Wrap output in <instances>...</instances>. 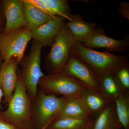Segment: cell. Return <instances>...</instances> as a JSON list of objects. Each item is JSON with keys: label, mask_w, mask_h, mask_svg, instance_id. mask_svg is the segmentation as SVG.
<instances>
[{"label": "cell", "mask_w": 129, "mask_h": 129, "mask_svg": "<svg viewBox=\"0 0 129 129\" xmlns=\"http://www.w3.org/2000/svg\"><path fill=\"white\" fill-rule=\"evenodd\" d=\"M70 53L87 64L99 78L106 75L114 74L128 64L129 54L118 55L108 51H98L74 42Z\"/></svg>", "instance_id": "cell-1"}, {"label": "cell", "mask_w": 129, "mask_h": 129, "mask_svg": "<svg viewBox=\"0 0 129 129\" xmlns=\"http://www.w3.org/2000/svg\"><path fill=\"white\" fill-rule=\"evenodd\" d=\"M17 84L11 99L5 111H0V119L14 126L24 127L32 120V99L29 95L17 70Z\"/></svg>", "instance_id": "cell-2"}, {"label": "cell", "mask_w": 129, "mask_h": 129, "mask_svg": "<svg viewBox=\"0 0 129 129\" xmlns=\"http://www.w3.org/2000/svg\"><path fill=\"white\" fill-rule=\"evenodd\" d=\"M42 47L40 42L33 40L29 53L24 56L19 63L22 67L21 78L32 100L37 95L40 80L45 76L41 68Z\"/></svg>", "instance_id": "cell-3"}, {"label": "cell", "mask_w": 129, "mask_h": 129, "mask_svg": "<svg viewBox=\"0 0 129 129\" xmlns=\"http://www.w3.org/2000/svg\"><path fill=\"white\" fill-rule=\"evenodd\" d=\"M38 87L46 94L67 97H80L87 90L79 81L62 72L45 75Z\"/></svg>", "instance_id": "cell-4"}, {"label": "cell", "mask_w": 129, "mask_h": 129, "mask_svg": "<svg viewBox=\"0 0 129 129\" xmlns=\"http://www.w3.org/2000/svg\"><path fill=\"white\" fill-rule=\"evenodd\" d=\"M74 42L72 34L65 23L51 46L50 51L46 58L45 65L49 74L62 72L68 60L70 49Z\"/></svg>", "instance_id": "cell-5"}, {"label": "cell", "mask_w": 129, "mask_h": 129, "mask_svg": "<svg viewBox=\"0 0 129 129\" xmlns=\"http://www.w3.org/2000/svg\"><path fill=\"white\" fill-rule=\"evenodd\" d=\"M32 102V120L41 129L55 119L61 107L63 97L46 94L39 89Z\"/></svg>", "instance_id": "cell-6"}, {"label": "cell", "mask_w": 129, "mask_h": 129, "mask_svg": "<svg viewBox=\"0 0 129 129\" xmlns=\"http://www.w3.org/2000/svg\"><path fill=\"white\" fill-rule=\"evenodd\" d=\"M32 39L30 30L22 27L0 36V53L3 61L12 57L17 59L19 63L24 56L28 43Z\"/></svg>", "instance_id": "cell-7"}, {"label": "cell", "mask_w": 129, "mask_h": 129, "mask_svg": "<svg viewBox=\"0 0 129 129\" xmlns=\"http://www.w3.org/2000/svg\"><path fill=\"white\" fill-rule=\"evenodd\" d=\"M62 72L79 81L86 89L102 93L99 77L85 63L73 54H70Z\"/></svg>", "instance_id": "cell-8"}, {"label": "cell", "mask_w": 129, "mask_h": 129, "mask_svg": "<svg viewBox=\"0 0 129 129\" xmlns=\"http://www.w3.org/2000/svg\"><path fill=\"white\" fill-rule=\"evenodd\" d=\"M82 44L90 48H105L109 52H125L129 50V36H127L122 40L114 39L106 35L102 28L98 27L96 28L88 39Z\"/></svg>", "instance_id": "cell-9"}, {"label": "cell", "mask_w": 129, "mask_h": 129, "mask_svg": "<svg viewBox=\"0 0 129 129\" xmlns=\"http://www.w3.org/2000/svg\"><path fill=\"white\" fill-rule=\"evenodd\" d=\"M19 62L15 57L3 61L1 70V86L3 92V103L7 105L11 99L17 84V66Z\"/></svg>", "instance_id": "cell-10"}, {"label": "cell", "mask_w": 129, "mask_h": 129, "mask_svg": "<svg viewBox=\"0 0 129 129\" xmlns=\"http://www.w3.org/2000/svg\"><path fill=\"white\" fill-rule=\"evenodd\" d=\"M22 5V0L2 1L5 19L2 34H7L22 27H27L24 18Z\"/></svg>", "instance_id": "cell-11"}, {"label": "cell", "mask_w": 129, "mask_h": 129, "mask_svg": "<svg viewBox=\"0 0 129 129\" xmlns=\"http://www.w3.org/2000/svg\"><path fill=\"white\" fill-rule=\"evenodd\" d=\"M64 21L61 17H55L39 27L30 31L32 38L43 47L51 46L65 23Z\"/></svg>", "instance_id": "cell-12"}, {"label": "cell", "mask_w": 129, "mask_h": 129, "mask_svg": "<svg viewBox=\"0 0 129 129\" xmlns=\"http://www.w3.org/2000/svg\"><path fill=\"white\" fill-rule=\"evenodd\" d=\"M65 24L71 32L74 41L82 44L92 35L97 28L95 23L85 21L79 14L72 15L70 21Z\"/></svg>", "instance_id": "cell-13"}, {"label": "cell", "mask_w": 129, "mask_h": 129, "mask_svg": "<svg viewBox=\"0 0 129 129\" xmlns=\"http://www.w3.org/2000/svg\"><path fill=\"white\" fill-rule=\"evenodd\" d=\"M62 97V105L55 119L89 118L90 113L87 110L80 97Z\"/></svg>", "instance_id": "cell-14"}, {"label": "cell", "mask_w": 129, "mask_h": 129, "mask_svg": "<svg viewBox=\"0 0 129 129\" xmlns=\"http://www.w3.org/2000/svg\"><path fill=\"white\" fill-rule=\"evenodd\" d=\"M22 2L24 18L27 27L30 31L39 27L55 17L42 11L27 0H22Z\"/></svg>", "instance_id": "cell-15"}, {"label": "cell", "mask_w": 129, "mask_h": 129, "mask_svg": "<svg viewBox=\"0 0 129 129\" xmlns=\"http://www.w3.org/2000/svg\"><path fill=\"white\" fill-rule=\"evenodd\" d=\"M121 125L118 120L114 101L111 102L99 113L92 129H117Z\"/></svg>", "instance_id": "cell-16"}, {"label": "cell", "mask_w": 129, "mask_h": 129, "mask_svg": "<svg viewBox=\"0 0 129 129\" xmlns=\"http://www.w3.org/2000/svg\"><path fill=\"white\" fill-rule=\"evenodd\" d=\"M90 114L101 112L112 100L101 92L86 90L80 97Z\"/></svg>", "instance_id": "cell-17"}, {"label": "cell", "mask_w": 129, "mask_h": 129, "mask_svg": "<svg viewBox=\"0 0 129 129\" xmlns=\"http://www.w3.org/2000/svg\"><path fill=\"white\" fill-rule=\"evenodd\" d=\"M100 78V86L103 94L114 101L125 93L114 74L106 75Z\"/></svg>", "instance_id": "cell-18"}, {"label": "cell", "mask_w": 129, "mask_h": 129, "mask_svg": "<svg viewBox=\"0 0 129 129\" xmlns=\"http://www.w3.org/2000/svg\"><path fill=\"white\" fill-rule=\"evenodd\" d=\"M92 122L89 118L55 119L48 125L50 129H85Z\"/></svg>", "instance_id": "cell-19"}, {"label": "cell", "mask_w": 129, "mask_h": 129, "mask_svg": "<svg viewBox=\"0 0 129 129\" xmlns=\"http://www.w3.org/2000/svg\"><path fill=\"white\" fill-rule=\"evenodd\" d=\"M118 120L124 129L129 127V97L126 92L114 101Z\"/></svg>", "instance_id": "cell-20"}, {"label": "cell", "mask_w": 129, "mask_h": 129, "mask_svg": "<svg viewBox=\"0 0 129 129\" xmlns=\"http://www.w3.org/2000/svg\"><path fill=\"white\" fill-rule=\"evenodd\" d=\"M56 16L61 17L69 21L73 14L71 13L68 1L67 0H46Z\"/></svg>", "instance_id": "cell-21"}, {"label": "cell", "mask_w": 129, "mask_h": 129, "mask_svg": "<svg viewBox=\"0 0 129 129\" xmlns=\"http://www.w3.org/2000/svg\"><path fill=\"white\" fill-rule=\"evenodd\" d=\"M114 75L122 89L126 92L129 89V69L128 64L118 70Z\"/></svg>", "instance_id": "cell-22"}, {"label": "cell", "mask_w": 129, "mask_h": 129, "mask_svg": "<svg viewBox=\"0 0 129 129\" xmlns=\"http://www.w3.org/2000/svg\"><path fill=\"white\" fill-rule=\"evenodd\" d=\"M29 2L53 17H56L46 0H27Z\"/></svg>", "instance_id": "cell-23"}, {"label": "cell", "mask_w": 129, "mask_h": 129, "mask_svg": "<svg viewBox=\"0 0 129 129\" xmlns=\"http://www.w3.org/2000/svg\"><path fill=\"white\" fill-rule=\"evenodd\" d=\"M119 13L122 17L129 19V3L126 2L120 3L118 9Z\"/></svg>", "instance_id": "cell-24"}, {"label": "cell", "mask_w": 129, "mask_h": 129, "mask_svg": "<svg viewBox=\"0 0 129 129\" xmlns=\"http://www.w3.org/2000/svg\"><path fill=\"white\" fill-rule=\"evenodd\" d=\"M5 19L3 11L2 1H0V36L2 34L5 27Z\"/></svg>", "instance_id": "cell-25"}, {"label": "cell", "mask_w": 129, "mask_h": 129, "mask_svg": "<svg viewBox=\"0 0 129 129\" xmlns=\"http://www.w3.org/2000/svg\"><path fill=\"white\" fill-rule=\"evenodd\" d=\"M0 129H17L14 125L0 119Z\"/></svg>", "instance_id": "cell-26"}, {"label": "cell", "mask_w": 129, "mask_h": 129, "mask_svg": "<svg viewBox=\"0 0 129 129\" xmlns=\"http://www.w3.org/2000/svg\"><path fill=\"white\" fill-rule=\"evenodd\" d=\"M0 82H1V78H0ZM3 97V92L1 87V83H0V111H1V101L2 100Z\"/></svg>", "instance_id": "cell-27"}, {"label": "cell", "mask_w": 129, "mask_h": 129, "mask_svg": "<svg viewBox=\"0 0 129 129\" xmlns=\"http://www.w3.org/2000/svg\"><path fill=\"white\" fill-rule=\"evenodd\" d=\"M92 126H93V123L91 122L85 129H92Z\"/></svg>", "instance_id": "cell-28"}, {"label": "cell", "mask_w": 129, "mask_h": 129, "mask_svg": "<svg viewBox=\"0 0 129 129\" xmlns=\"http://www.w3.org/2000/svg\"><path fill=\"white\" fill-rule=\"evenodd\" d=\"M3 62V60L2 57L1 53H0V70H1V68Z\"/></svg>", "instance_id": "cell-29"}, {"label": "cell", "mask_w": 129, "mask_h": 129, "mask_svg": "<svg viewBox=\"0 0 129 129\" xmlns=\"http://www.w3.org/2000/svg\"><path fill=\"white\" fill-rule=\"evenodd\" d=\"M50 123H50L48 124H47L46 125L44 126V127H43V128H42L41 129H47V128H48V125H49V124H50Z\"/></svg>", "instance_id": "cell-30"}]
</instances>
